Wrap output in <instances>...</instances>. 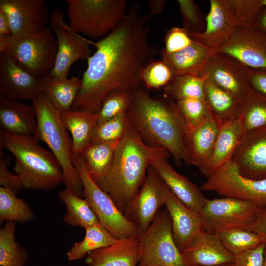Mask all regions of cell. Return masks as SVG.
Returning <instances> with one entry per match:
<instances>
[{
    "label": "cell",
    "instance_id": "55",
    "mask_svg": "<svg viewBox=\"0 0 266 266\" xmlns=\"http://www.w3.org/2000/svg\"><path fill=\"white\" fill-rule=\"evenodd\" d=\"M233 266V263L231 264L224 265H222V266Z\"/></svg>",
    "mask_w": 266,
    "mask_h": 266
},
{
    "label": "cell",
    "instance_id": "31",
    "mask_svg": "<svg viewBox=\"0 0 266 266\" xmlns=\"http://www.w3.org/2000/svg\"><path fill=\"white\" fill-rule=\"evenodd\" d=\"M119 141L92 142L82 153L87 171L95 183L109 167Z\"/></svg>",
    "mask_w": 266,
    "mask_h": 266
},
{
    "label": "cell",
    "instance_id": "28",
    "mask_svg": "<svg viewBox=\"0 0 266 266\" xmlns=\"http://www.w3.org/2000/svg\"><path fill=\"white\" fill-rule=\"evenodd\" d=\"M60 118L64 126L71 135L72 153L81 155L92 142L98 123L97 113L70 109L60 112Z\"/></svg>",
    "mask_w": 266,
    "mask_h": 266
},
{
    "label": "cell",
    "instance_id": "32",
    "mask_svg": "<svg viewBox=\"0 0 266 266\" xmlns=\"http://www.w3.org/2000/svg\"><path fill=\"white\" fill-rule=\"evenodd\" d=\"M60 200L66 207L64 221L67 224L85 228L100 223L88 203L70 189L66 188L58 193Z\"/></svg>",
    "mask_w": 266,
    "mask_h": 266
},
{
    "label": "cell",
    "instance_id": "6",
    "mask_svg": "<svg viewBox=\"0 0 266 266\" xmlns=\"http://www.w3.org/2000/svg\"><path fill=\"white\" fill-rule=\"evenodd\" d=\"M71 28L93 39H102L124 19L126 0H66Z\"/></svg>",
    "mask_w": 266,
    "mask_h": 266
},
{
    "label": "cell",
    "instance_id": "48",
    "mask_svg": "<svg viewBox=\"0 0 266 266\" xmlns=\"http://www.w3.org/2000/svg\"><path fill=\"white\" fill-rule=\"evenodd\" d=\"M249 83L253 90L266 97V71L251 69Z\"/></svg>",
    "mask_w": 266,
    "mask_h": 266
},
{
    "label": "cell",
    "instance_id": "20",
    "mask_svg": "<svg viewBox=\"0 0 266 266\" xmlns=\"http://www.w3.org/2000/svg\"><path fill=\"white\" fill-rule=\"evenodd\" d=\"M181 254L186 266H219L233 264L235 258L214 233L204 230Z\"/></svg>",
    "mask_w": 266,
    "mask_h": 266
},
{
    "label": "cell",
    "instance_id": "52",
    "mask_svg": "<svg viewBox=\"0 0 266 266\" xmlns=\"http://www.w3.org/2000/svg\"><path fill=\"white\" fill-rule=\"evenodd\" d=\"M253 27L256 28L266 34V10H264L258 17Z\"/></svg>",
    "mask_w": 266,
    "mask_h": 266
},
{
    "label": "cell",
    "instance_id": "45",
    "mask_svg": "<svg viewBox=\"0 0 266 266\" xmlns=\"http://www.w3.org/2000/svg\"><path fill=\"white\" fill-rule=\"evenodd\" d=\"M193 41L184 28L173 27L166 32L162 50L169 54L176 53L188 47Z\"/></svg>",
    "mask_w": 266,
    "mask_h": 266
},
{
    "label": "cell",
    "instance_id": "19",
    "mask_svg": "<svg viewBox=\"0 0 266 266\" xmlns=\"http://www.w3.org/2000/svg\"><path fill=\"white\" fill-rule=\"evenodd\" d=\"M231 160L244 177L266 179V127L246 133Z\"/></svg>",
    "mask_w": 266,
    "mask_h": 266
},
{
    "label": "cell",
    "instance_id": "34",
    "mask_svg": "<svg viewBox=\"0 0 266 266\" xmlns=\"http://www.w3.org/2000/svg\"><path fill=\"white\" fill-rule=\"evenodd\" d=\"M223 245L234 256L253 249L266 241L258 233L243 228L217 230L214 233Z\"/></svg>",
    "mask_w": 266,
    "mask_h": 266
},
{
    "label": "cell",
    "instance_id": "18",
    "mask_svg": "<svg viewBox=\"0 0 266 266\" xmlns=\"http://www.w3.org/2000/svg\"><path fill=\"white\" fill-rule=\"evenodd\" d=\"M0 10L7 16L13 36L42 29L50 17L43 0H0Z\"/></svg>",
    "mask_w": 266,
    "mask_h": 266
},
{
    "label": "cell",
    "instance_id": "7",
    "mask_svg": "<svg viewBox=\"0 0 266 266\" xmlns=\"http://www.w3.org/2000/svg\"><path fill=\"white\" fill-rule=\"evenodd\" d=\"M57 43L51 29L46 26L35 32L11 36L0 45V54L13 58L32 75L43 77L52 69Z\"/></svg>",
    "mask_w": 266,
    "mask_h": 266
},
{
    "label": "cell",
    "instance_id": "12",
    "mask_svg": "<svg viewBox=\"0 0 266 266\" xmlns=\"http://www.w3.org/2000/svg\"><path fill=\"white\" fill-rule=\"evenodd\" d=\"M260 208L249 202L223 197L207 199L199 215L203 229L214 233L225 229H247L253 223Z\"/></svg>",
    "mask_w": 266,
    "mask_h": 266
},
{
    "label": "cell",
    "instance_id": "46",
    "mask_svg": "<svg viewBox=\"0 0 266 266\" xmlns=\"http://www.w3.org/2000/svg\"><path fill=\"white\" fill-rule=\"evenodd\" d=\"M265 242L253 249L234 256L233 266H263Z\"/></svg>",
    "mask_w": 266,
    "mask_h": 266
},
{
    "label": "cell",
    "instance_id": "50",
    "mask_svg": "<svg viewBox=\"0 0 266 266\" xmlns=\"http://www.w3.org/2000/svg\"><path fill=\"white\" fill-rule=\"evenodd\" d=\"M12 36V30L7 16L0 10V45Z\"/></svg>",
    "mask_w": 266,
    "mask_h": 266
},
{
    "label": "cell",
    "instance_id": "40",
    "mask_svg": "<svg viewBox=\"0 0 266 266\" xmlns=\"http://www.w3.org/2000/svg\"><path fill=\"white\" fill-rule=\"evenodd\" d=\"M236 27H253L265 10L262 0H227Z\"/></svg>",
    "mask_w": 266,
    "mask_h": 266
},
{
    "label": "cell",
    "instance_id": "24",
    "mask_svg": "<svg viewBox=\"0 0 266 266\" xmlns=\"http://www.w3.org/2000/svg\"><path fill=\"white\" fill-rule=\"evenodd\" d=\"M0 126L5 132L34 136L37 128L34 105L0 96Z\"/></svg>",
    "mask_w": 266,
    "mask_h": 266
},
{
    "label": "cell",
    "instance_id": "22",
    "mask_svg": "<svg viewBox=\"0 0 266 266\" xmlns=\"http://www.w3.org/2000/svg\"><path fill=\"white\" fill-rule=\"evenodd\" d=\"M165 206L171 217L174 241L182 252L204 230L201 219L199 214L186 206L167 187Z\"/></svg>",
    "mask_w": 266,
    "mask_h": 266
},
{
    "label": "cell",
    "instance_id": "16",
    "mask_svg": "<svg viewBox=\"0 0 266 266\" xmlns=\"http://www.w3.org/2000/svg\"><path fill=\"white\" fill-rule=\"evenodd\" d=\"M45 76L32 75L9 56L0 54V96L33 101L43 93Z\"/></svg>",
    "mask_w": 266,
    "mask_h": 266
},
{
    "label": "cell",
    "instance_id": "30",
    "mask_svg": "<svg viewBox=\"0 0 266 266\" xmlns=\"http://www.w3.org/2000/svg\"><path fill=\"white\" fill-rule=\"evenodd\" d=\"M81 85L78 77L60 78L48 74L45 76L43 93L56 109L64 112L72 109Z\"/></svg>",
    "mask_w": 266,
    "mask_h": 266
},
{
    "label": "cell",
    "instance_id": "23",
    "mask_svg": "<svg viewBox=\"0 0 266 266\" xmlns=\"http://www.w3.org/2000/svg\"><path fill=\"white\" fill-rule=\"evenodd\" d=\"M221 125L213 118L185 133L184 144L188 164L197 166L202 174L211 160Z\"/></svg>",
    "mask_w": 266,
    "mask_h": 266
},
{
    "label": "cell",
    "instance_id": "8",
    "mask_svg": "<svg viewBox=\"0 0 266 266\" xmlns=\"http://www.w3.org/2000/svg\"><path fill=\"white\" fill-rule=\"evenodd\" d=\"M72 159L81 179L82 196L100 223L117 240L139 237L140 234L134 225L90 177L81 155L72 153Z\"/></svg>",
    "mask_w": 266,
    "mask_h": 266
},
{
    "label": "cell",
    "instance_id": "53",
    "mask_svg": "<svg viewBox=\"0 0 266 266\" xmlns=\"http://www.w3.org/2000/svg\"><path fill=\"white\" fill-rule=\"evenodd\" d=\"M263 266H266V241L265 242L263 254Z\"/></svg>",
    "mask_w": 266,
    "mask_h": 266
},
{
    "label": "cell",
    "instance_id": "47",
    "mask_svg": "<svg viewBox=\"0 0 266 266\" xmlns=\"http://www.w3.org/2000/svg\"><path fill=\"white\" fill-rule=\"evenodd\" d=\"M0 150V185L8 188L14 193L23 188L18 176L11 172L8 169L9 159L5 158Z\"/></svg>",
    "mask_w": 266,
    "mask_h": 266
},
{
    "label": "cell",
    "instance_id": "38",
    "mask_svg": "<svg viewBox=\"0 0 266 266\" xmlns=\"http://www.w3.org/2000/svg\"><path fill=\"white\" fill-rule=\"evenodd\" d=\"M15 224L7 221L0 230V265L24 266L27 255L15 240Z\"/></svg>",
    "mask_w": 266,
    "mask_h": 266
},
{
    "label": "cell",
    "instance_id": "36",
    "mask_svg": "<svg viewBox=\"0 0 266 266\" xmlns=\"http://www.w3.org/2000/svg\"><path fill=\"white\" fill-rule=\"evenodd\" d=\"M239 118L245 133L266 127V97L252 89L241 102Z\"/></svg>",
    "mask_w": 266,
    "mask_h": 266
},
{
    "label": "cell",
    "instance_id": "21",
    "mask_svg": "<svg viewBox=\"0 0 266 266\" xmlns=\"http://www.w3.org/2000/svg\"><path fill=\"white\" fill-rule=\"evenodd\" d=\"M206 27L200 33H189L190 37L214 51L231 36L236 25L227 0H210Z\"/></svg>",
    "mask_w": 266,
    "mask_h": 266
},
{
    "label": "cell",
    "instance_id": "10",
    "mask_svg": "<svg viewBox=\"0 0 266 266\" xmlns=\"http://www.w3.org/2000/svg\"><path fill=\"white\" fill-rule=\"evenodd\" d=\"M201 191H213L266 208V179L254 180L242 176L231 161L218 169L201 187Z\"/></svg>",
    "mask_w": 266,
    "mask_h": 266
},
{
    "label": "cell",
    "instance_id": "54",
    "mask_svg": "<svg viewBox=\"0 0 266 266\" xmlns=\"http://www.w3.org/2000/svg\"><path fill=\"white\" fill-rule=\"evenodd\" d=\"M262 3L265 10H266V0H262Z\"/></svg>",
    "mask_w": 266,
    "mask_h": 266
},
{
    "label": "cell",
    "instance_id": "29",
    "mask_svg": "<svg viewBox=\"0 0 266 266\" xmlns=\"http://www.w3.org/2000/svg\"><path fill=\"white\" fill-rule=\"evenodd\" d=\"M204 100L213 118L221 125L239 118L241 102L215 84L208 76L204 87Z\"/></svg>",
    "mask_w": 266,
    "mask_h": 266
},
{
    "label": "cell",
    "instance_id": "3",
    "mask_svg": "<svg viewBox=\"0 0 266 266\" xmlns=\"http://www.w3.org/2000/svg\"><path fill=\"white\" fill-rule=\"evenodd\" d=\"M161 149L147 144L129 120L109 167L95 183L123 214L142 185L151 159Z\"/></svg>",
    "mask_w": 266,
    "mask_h": 266
},
{
    "label": "cell",
    "instance_id": "27",
    "mask_svg": "<svg viewBox=\"0 0 266 266\" xmlns=\"http://www.w3.org/2000/svg\"><path fill=\"white\" fill-rule=\"evenodd\" d=\"M245 133L240 118L222 124L211 160L202 174L209 178L220 167L231 161L233 153Z\"/></svg>",
    "mask_w": 266,
    "mask_h": 266
},
{
    "label": "cell",
    "instance_id": "42",
    "mask_svg": "<svg viewBox=\"0 0 266 266\" xmlns=\"http://www.w3.org/2000/svg\"><path fill=\"white\" fill-rule=\"evenodd\" d=\"M129 120L127 113L99 122L96 127L92 142H114L120 140L124 134Z\"/></svg>",
    "mask_w": 266,
    "mask_h": 266
},
{
    "label": "cell",
    "instance_id": "15",
    "mask_svg": "<svg viewBox=\"0 0 266 266\" xmlns=\"http://www.w3.org/2000/svg\"><path fill=\"white\" fill-rule=\"evenodd\" d=\"M250 70L233 58L215 52L201 76L207 75L218 86L242 102L251 90Z\"/></svg>",
    "mask_w": 266,
    "mask_h": 266
},
{
    "label": "cell",
    "instance_id": "25",
    "mask_svg": "<svg viewBox=\"0 0 266 266\" xmlns=\"http://www.w3.org/2000/svg\"><path fill=\"white\" fill-rule=\"evenodd\" d=\"M159 53L161 59L170 68L174 75L200 76L215 51L194 40L190 46L177 52L169 54L161 49Z\"/></svg>",
    "mask_w": 266,
    "mask_h": 266
},
{
    "label": "cell",
    "instance_id": "37",
    "mask_svg": "<svg viewBox=\"0 0 266 266\" xmlns=\"http://www.w3.org/2000/svg\"><path fill=\"white\" fill-rule=\"evenodd\" d=\"M34 215L29 206L17 197L11 189L0 187V222L4 221L21 223L31 220Z\"/></svg>",
    "mask_w": 266,
    "mask_h": 266
},
{
    "label": "cell",
    "instance_id": "13",
    "mask_svg": "<svg viewBox=\"0 0 266 266\" xmlns=\"http://www.w3.org/2000/svg\"><path fill=\"white\" fill-rule=\"evenodd\" d=\"M166 187L155 170L149 166L142 185L124 213L137 229L140 235L165 206Z\"/></svg>",
    "mask_w": 266,
    "mask_h": 266
},
{
    "label": "cell",
    "instance_id": "33",
    "mask_svg": "<svg viewBox=\"0 0 266 266\" xmlns=\"http://www.w3.org/2000/svg\"><path fill=\"white\" fill-rule=\"evenodd\" d=\"M85 229L84 239L75 243L67 252L69 261L82 259L89 253L110 246L118 240L100 223L86 227Z\"/></svg>",
    "mask_w": 266,
    "mask_h": 266
},
{
    "label": "cell",
    "instance_id": "5",
    "mask_svg": "<svg viewBox=\"0 0 266 266\" xmlns=\"http://www.w3.org/2000/svg\"><path fill=\"white\" fill-rule=\"evenodd\" d=\"M32 103L37 118V128L33 136L48 146L58 162L66 188L82 196L81 179L72 162V139L61 121L60 112L43 93Z\"/></svg>",
    "mask_w": 266,
    "mask_h": 266
},
{
    "label": "cell",
    "instance_id": "14",
    "mask_svg": "<svg viewBox=\"0 0 266 266\" xmlns=\"http://www.w3.org/2000/svg\"><path fill=\"white\" fill-rule=\"evenodd\" d=\"M215 52L229 56L250 69L266 71V34L256 28L236 27Z\"/></svg>",
    "mask_w": 266,
    "mask_h": 266
},
{
    "label": "cell",
    "instance_id": "39",
    "mask_svg": "<svg viewBox=\"0 0 266 266\" xmlns=\"http://www.w3.org/2000/svg\"><path fill=\"white\" fill-rule=\"evenodd\" d=\"M175 102L186 131L197 128L213 118L205 100L185 99Z\"/></svg>",
    "mask_w": 266,
    "mask_h": 266
},
{
    "label": "cell",
    "instance_id": "26",
    "mask_svg": "<svg viewBox=\"0 0 266 266\" xmlns=\"http://www.w3.org/2000/svg\"><path fill=\"white\" fill-rule=\"evenodd\" d=\"M140 253L139 237L120 239L89 253L86 262L89 266H138Z\"/></svg>",
    "mask_w": 266,
    "mask_h": 266
},
{
    "label": "cell",
    "instance_id": "17",
    "mask_svg": "<svg viewBox=\"0 0 266 266\" xmlns=\"http://www.w3.org/2000/svg\"><path fill=\"white\" fill-rule=\"evenodd\" d=\"M169 155L167 150L161 149L151 159L150 166L181 201L199 214L207 199L200 188L173 169L167 160Z\"/></svg>",
    "mask_w": 266,
    "mask_h": 266
},
{
    "label": "cell",
    "instance_id": "49",
    "mask_svg": "<svg viewBox=\"0 0 266 266\" xmlns=\"http://www.w3.org/2000/svg\"><path fill=\"white\" fill-rule=\"evenodd\" d=\"M248 229L261 235L266 240V208H260Z\"/></svg>",
    "mask_w": 266,
    "mask_h": 266
},
{
    "label": "cell",
    "instance_id": "51",
    "mask_svg": "<svg viewBox=\"0 0 266 266\" xmlns=\"http://www.w3.org/2000/svg\"><path fill=\"white\" fill-rule=\"evenodd\" d=\"M166 1L165 0H151L148 2L149 13L153 16L161 14L164 11Z\"/></svg>",
    "mask_w": 266,
    "mask_h": 266
},
{
    "label": "cell",
    "instance_id": "44",
    "mask_svg": "<svg viewBox=\"0 0 266 266\" xmlns=\"http://www.w3.org/2000/svg\"><path fill=\"white\" fill-rule=\"evenodd\" d=\"M182 18L183 28L189 33H200L206 27V21L196 3L192 0H178Z\"/></svg>",
    "mask_w": 266,
    "mask_h": 266
},
{
    "label": "cell",
    "instance_id": "4",
    "mask_svg": "<svg viewBox=\"0 0 266 266\" xmlns=\"http://www.w3.org/2000/svg\"><path fill=\"white\" fill-rule=\"evenodd\" d=\"M0 148L7 149L14 156L13 169L23 188L50 190L63 182L58 162L34 136L0 130Z\"/></svg>",
    "mask_w": 266,
    "mask_h": 266
},
{
    "label": "cell",
    "instance_id": "2",
    "mask_svg": "<svg viewBox=\"0 0 266 266\" xmlns=\"http://www.w3.org/2000/svg\"><path fill=\"white\" fill-rule=\"evenodd\" d=\"M130 123L148 145L167 150L176 164H188L186 128L176 102L156 99L140 88L132 93L127 112Z\"/></svg>",
    "mask_w": 266,
    "mask_h": 266
},
{
    "label": "cell",
    "instance_id": "9",
    "mask_svg": "<svg viewBox=\"0 0 266 266\" xmlns=\"http://www.w3.org/2000/svg\"><path fill=\"white\" fill-rule=\"evenodd\" d=\"M138 266H186L174 241L170 215L166 208L139 237Z\"/></svg>",
    "mask_w": 266,
    "mask_h": 266
},
{
    "label": "cell",
    "instance_id": "1",
    "mask_svg": "<svg viewBox=\"0 0 266 266\" xmlns=\"http://www.w3.org/2000/svg\"><path fill=\"white\" fill-rule=\"evenodd\" d=\"M152 17L149 13H142L139 4H134L106 36L92 41L96 51L87 59L71 109L97 113L110 92H133L140 88L142 71L158 52L149 41Z\"/></svg>",
    "mask_w": 266,
    "mask_h": 266
},
{
    "label": "cell",
    "instance_id": "43",
    "mask_svg": "<svg viewBox=\"0 0 266 266\" xmlns=\"http://www.w3.org/2000/svg\"><path fill=\"white\" fill-rule=\"evenodd\" d=\"M174 75L170 68L162 60H152L144 68L141 75L142 83L148 89L165 87Z\"/></svg>",
    "mask_w": 266,
    "mask_h": 266
},
{
    "label": "cell",
    "instance_id": "35",
    "mask_svg": "<svg viewBox=\"0 0 266 266\" xmlns=\"http://www.w3.org/2000/svg\"><path fill=\"white\" fill-rule=\"evenodd\" d=\"M207 77V75H174L163 88L164 94L176 101L185 99L204 100V87Z\"/></svg>",
    "mask_w": 266,
    "mask_h": 266
},
{
    "label": "cell",
    "instance_id": "11",
    "mask_svg": "<svg viewBox=\"0 0 266 266\" xmlns=\"http://www.w3.org/2000/svg\"><path fill=\"white\" fill-rule=\"evenodd\" d=\"M64 18L61 10L54 9L49 20L56 35L57 51L54 66L49 74L60 78L68 77L70 68L75 61L89 58L92 45L91 41L75 32Z\"/></svg>",
    "mask_w": 266,
    "mask_h": 266
},
{
    "label": "cell",
    "instance_id": "41",
    "mask_svg": "<svg viewBox=\"0 0 266 266\" xmlns=\"http://www.w3.org/2000/svg\"><path fill=\"white\" fill-rule=\"evenodd\" d=\"M132 93L123 90H114L108 93L103 99L101 107L97 113L98 123L126 113L131 104Z\"/></svg>",
    "mask_w": 266,
    "mask_h": 266
}]
</instances>
